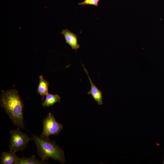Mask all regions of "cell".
<instances>
[{"label":"cell","mask_w":164,"mask_h":164,"mask_svg":"<svg viewBox=\"0 0 164 164\" xmlns=\"http://www.w3.org/2000/svg\"><path fill=\"white\" fill-rule=\"evenodd\" d=\"M60 101V98L58 95L48 93L46 95L45 101L42 103V104L43 107H49Z\"/></svg>","instance_id":"9"},{"label":"cell","mask_w":164,"mask_h":164,"mask_svg":"<svg viewBox=\"0 0 164 164\" xmlns=\"http://www.w3.org/2000/svg\"><path fill=\"white\" fill-rule=\"evenodd\" d=\"M32 139L37 148V154L44 161L49 158L58 161L62 164L65 162L64 152L54 141L33 135Z\"/></svg>","instance_id":"2"},{"label":"cell","mask_w":164,"mask_h":164,"mask_svg":"<svg viewBox=\"0 0 164 164\" xmlns=\"http://www.w3.org/2000/svg\"><path fill=\"white\" fill-rule=\"evenodd\" d=\"M43 128L40 137L49 138V136L58 134L63 128V125L56 120L54 116L49 113L43 121Z\"/></svg>","instance_id":"4"},{"label":"cell","mask_w":164,"mask_h":164,"mask_svg":"<svg viewBox=\"0 0 164 164\" xmlns=\"http://www.w3.org/2000/svg\"><path fill=\"white\" fill-rule=\"evenodd\" d=\"M100 0H84L82 2L78 3L79 5H89L97 6L98 5V2Z\"/></svg>","instance_id":"11"},{"label":"cell","mask_w":164,"mask_h":164,"mask_svg":"<svg viewBox=\"0 0 164 164\" xmlns=\"http://www.w3.org/2000/svg\"><path fill=\"white\" fill-rule=\"evenodd\" d=\"M15 153L11 151L8 152H2L1 156L0 164H16L19 157Z\"/></svg>","instance_id":"7"},{"label":"cell","mask_w":164,"mask_h":164,"mask_svg":"<svg viewBox=\"0 0 164 164\" xmlns=\"http://www.w3.org/2000/svg\"><path fill=\"white\" fill-rule=\"evenodd\" d=\"M39 81L37 87V93L40 95L42 97V100L43 101L44 98V96H46L48 93V87L49 82L46 80L43 77L42 75L39 76Z\"/></svg>","instance_id":"8"},{"label":"cell","mask_w":164,"mask_h":164,"mask_svg":"<svg viewBox=\"0 0 164 164\" xmlns=\"http://www.w3.org/2000/svg\"><path fill=\"white\" fill-rule=\"evenodd\" d=\"M10 133L11 136L9 146L10 151L15 153L19 151H22L26 147L27 144L32 140L27 134L20 131L19 128L11 130Z\"/></svg>","instance_id":"3"},{"label":"cell","mask_w":164,"mask_h":164,"mask_svg":"<svg viewBox=\"0 0 164 164\" xmlns=\"http://www.w3.org/2000/svg\"><path fill=\"white\" fill-rule=\"evenodd\" d=\"M1 106L5 109L13 124L18 128H24L23 103L18 91L15 89L1 90Z\"/></svg>","instance_id":"1"},{"label":"cell","mask_w":164,"mask_h":164,"mask_svg":"<svg viewBox=\"0 0 164 164\" xmlns=\"http://www.w3.org/2000/svg\"><path fill=\"white\" fill-rule=\"evenodd\" d=\"M62 34L64 36L66 43L70 46L72 49L76 50L79 48L77 35L67 29L63 30Z\"/></svg>","instance_id":"5"},{"label":"cell","mask_w":164,"mask_h":164,"mask_svg":"<svg viewBox=\"0 0 164 164\" xmlns=\"http://www.w3.org/2000/svg\"><path fill=\"white\" fill-rule=\"evenodd\" d=\"M44 161L38 160L34 155L29 158H18L16 164H46Z\"/></svg>","instance_id":"10"},{"label":"cell","mask_w":164,"mask_h":164,"mask_svg":"<svg viewBox=\"0 0 164 164\" xmlns=\"http://www.w3.org/2000/svg\"><path fill=\"white\" fill-rule=\"evenodd\" d=\"M82 64L84 70L88 77L91 85V90L88 92L87 94L91 95L98 105H102L103 104L102 92L93 83L88 75L87 70L85 68L84 65Z\"/></svg>","instance_id":"6"},{"label":"cell","mask_w":164,"mask_h":164,"mask_svg":"<svg viewBox=\"0 0 164 164\" xmlns=\"http://www.w3.org/2000/svg\"><path fill=\"white\" fill-rule=\"evenodd\" d=\"M163 163L164 164V161L163 162Z\"/></svg>","instance_id":"12"}]
</instances>
